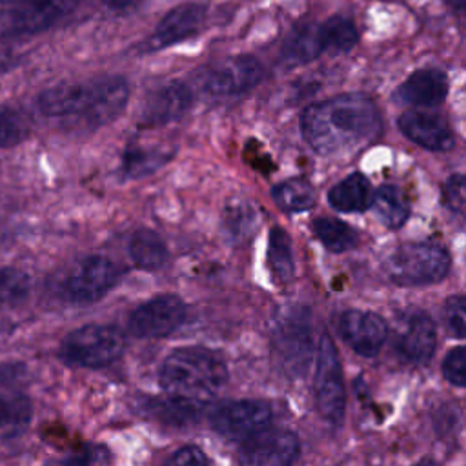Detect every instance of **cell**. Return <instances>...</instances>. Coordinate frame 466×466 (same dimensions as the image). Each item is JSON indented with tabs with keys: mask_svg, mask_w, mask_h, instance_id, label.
<instances>
[{
	"mask_svg": "<svg viewBox=\"0 0 466 466\" xmlns=\"http://www.w3.org/2000/svg\"><path fill=\"white\" fill-rule=\"evenodd\" d=\"M129 255L142 269H158L167 258L164 240L151 229H137L129 238Z\"/></svg>",
	"mask_w": 466,
	"mask_h": 466,
	"instance_id": "cell-26",
	"label": "cell"
},
{
	"mask_svg": "<svg viewBox=\"0 0 466 466\" xmlns=\"http://www.w3.org/2000/svg\"><path fill=\"white\" fill-rule=\"evenodd\" d=\"M124 335L107 324H86L69 331L60 344V357L80 368H104L124 353Z\"/></svg>",
	"mask_w": 466,
	"mask_h": 466,
	"instance_id": "cell-4",
	"label": "cell"
},
{
	"mask_svg": "<svg viewBox=\"0 0 466 466\" xmlns=\"http://www.w3.org/2000/svg\"><path fill=\"white\" fill-rule=\"evenodd\" d=\"M304 140L319 155H353L377 140L382 120L371 98L360 93H342L311 104L300 118Z\"/></svg>",
	"mask_w": 466,
	"mask_h": 466,
	"instance_id": "cell-1",
	"label": "cell"
},
{
	"mask_svg": "<svg viewBox=\"0 0 466 466\" xmlns=\"http://www.w3.org/2000/svg\"><path fill=\"white\" fill-rule=\"evenodd\" d=\"M96 95V80L62 82L38 96V107L46 116L66 118L76 124L91 107Z\"/></svg>",
	"mask_w": 466,
	"mask_h": 466,
	"instance_id": "cell-12",
	"label": "cell"
},
{
	"mask_svg": "<svg viewBox=\"0 0 466 466\" xmlns=\"http://www.w3.org/2000/svg\"><path fill=\"white\" fill-rule=\"evenodd\" d=\"M444 320L453 337L466 339V295H455L446 300Z\"/></svg>",
	"mask_w": 466,
	"mask_h": 466,
	"instance_id": "cell-35",
	"label": "cell"
},
{
	"mask_svg": "<svg viewBox=\"0 0 466 466\" xmlns=\"http://www.w3.org/2000/svg\"><path fill=\"white\" fill-rule=\"evenodd\" d=\"M258 224L257 209L246 200H231L222 211V231L233 242L246 240Z\"/></svg>",
	"mask_w": 466,
	"mask_h": 466,
	"instance_id": "cell-28",
	"label": "cell"
},
{
	"mask_svg": "<svg viewBox=\"0 0 466 466\" xmlns=\"http://www.w3.org/2000/svg\"><path fill=\"white\" fill-rule=\"evenodd\" d=\"M166 155L155 149L133 147L124 153V173L131 178L144 177L166 162Z\"/></svg>",
	"mask_w": 466,
	"mask_h": 466,
	"instance_id": "cell-33",
	"label": "cell"
},
{
	"mask_svg": "<svg viewBox=\"0 0 466 466\" xmlns=\"http://www.w3.org/2000/svg\"><path fill=\"white\" fill-rule=\"evenodd\" d=\"M204 16H206V11L198 4H182L173 7L157 25L149 40V47L160 49L189 38L200 29Z\"/></svg>",
	"mask_w": 466,
	"mask_h": 466,
	"instance_id": "cell-21",
	"label": "cell"
},
{
	"mask_svg": "<svg viewBox=\"0 0 466 466\" xmlns=\"http://www.w3.org/2000/svg\"><path fill=\"white\" fill-rule=\"evenodd\" d=\"M437 329L431 317L424 311L410 313L402 331L395 340L397 353L410 362H426L435 351Z\"/></svg>",
	"mask_w": 466,
	"mask_h": 466,
	"instance_id": "cell-18",
	"label": "cell"
},
{
	"mask_svg": "<svg viewBox=\"0 0 466 466\" xmlns=\"http://www.w3.org/2000/svg\"><path fill=\"white\" fill-rule=\"evenodd\" d=\"M451 260L444 248L431 242L397 246L382 262L386 277L397 286H428L442 280Z\"/></svg>",
	"mask_w": 466,
	"mask_h": 466,
	"instance_id": "cell-3",
	"label": "cell"
},
{
	"mask_svg": "<svg viewBox=\"0 0 466 466\" xmlns=\"http://www.w3.org/2000/svg\"><path fill=\"white\" fill-rule=\"evenodd\" d=\"M328 202L331 208L342 213L364 211L373 202L371 184L362 173L348 175L329 189Z\"/></svg>",
	"mask_w": 466,
	"mask_h": 466,
	"instance_id": "cell-22",
	"label": "cell"
},
{
	"mask_svg": "<svg viewBox=\"0 0 466 466\" xmlns=\"http://www.w3.org/2000/svg\"><path fill=\"white\" fill-rule=\"evenodd\" d=\"M311 229L315 237L322 242V246L333 253H344L357 246L359 235L346 222L331 217H320L311 222Z\"/></svg>",
	"mask_w": 466,
	"mask_h": 466,
	"instance_id": "cell-27",
	"label": "cell"
},
{
	"mask_svg": "<svg viewBox=\"0 0 466 466\" xmlns=\"http://www.w3.org/2000/svg\"><path fill=\"white\" fill-rule=\"evenodd\" d=\"M320 35L324 51L331 53H346L351 51L359 40V33L355 24L340 15L329 16L324 24H320Z\"/></svg>",
	"mask_w": 466,
	"mask_h": 466,
	"instance_id": "cell-31",
	"label": "cell"
},
{
	"mask_svg": "<svg viewBox=\"0 0 466 466\" xmlns=\"http://www.w3.org/2000/svg\"><path fill=\"white\" fill-rule=\"evenodd\" d=\"M164 393L206 402L228 382V364L224 357L204 346H186L171 351L158 373Z\"/></svg>",
	"mask_w": 466,
	"mask_h": 466,
	"instance_id": "cell-2",
	"label": "cell"
},
{
	"mask_svg": "<svg viewBox=\"0 0 466 466\" xmlns=\"http://www.w3.org/2000/svg\"><path fill=\"white\" fill-rule=\"evenodd\" d=\"M118 280V268L106 257H87L67 275L64 293L69 302L91 304L100 300Z\"/></svg>",
	"mask_w": 466,
	"mask_h": 466,
	"instance_id": "cell-7",
	"label": "cell"
},
{
	"mask_svg": "<svg viewBox=\"0 0 466 466\" xmlns=\"http://www.w3.org/2000/svg\"><path fill=\"white\" fill-rule=\"evenodd\" d=\"M78 0H27L11 16L13 31L36 35L49 29L75 9Z\"/></svg>",
	"mask_w": 466,
	"mask_h": 466,
	"instance_id": "cell-20",
	"label": "cell"
},
{
	"mask_svg": "<svg viewBox=\"0 0 466 466\" xmlns=\"http://www.w3.org/2000/svg\"><path fill=\"white\" fill-rule=\"evenodd\" d=\"M129 98L127 82L120 76L96 78V95L87 113L75 124L76 127L95 129L113 122L126 107Z\"/></svg>",
	"mask_w": 466,
	"mask_h": 466,
	"instance_id": "cell-17",
	"label": "cell"
},
{
	"mask_svg": "<svg viewBox=\"0 0 466 466\" xmlns=\"http://www.w3.org/2000/svg\"><path fill=\"white\" fill-rule=\"evenodd\" d=\"M371 208L377 218L390 229H399L410 217V206L402 195V191L395 186H380L375 195Z\"/></svg>",
	"mask_w": 466,
	"mask_h": 466,
	"instance_id": "cell-25",
	"label": "cell"
},
{
	"mask_svg": "<svg viewBox=\"0 0 466 466\" xmlns=\"http://www.w3.org/2000/svg\"><path fill=\"white\" fill-rule=\"evenodd\" d=\"M448 95V78L439 69H420L410 75L393 93V98L404 106L433 107Z\"/></svg>",
	"mask_w": 466,
	"mask_h": 466,
	"instance_id": "cell-19",
	"label": "cell"
},
{
	"mask_svg": "<svg viewBox=\"0 0 466 466\" xmlns=\"http://www.w3.org/2000/svg\"><path fill=\"white\" fill-rule=\"evenodd\" d=\"M313 388L320 417L331 424H340L346 410V390L342 366L329 335H322L319 342Z\"/></svg>",
	"mask_w": 466,
	"mask_h": 466,
	"instance_id": "cell-5",
	"label": "cell"
},
{
	"mask_svg": "<svg viewBox=\"0 0 466 466\" xmlns=\"http://www.w3.org/2000/svg\"><path fill=\"white\" fill-rule=\"evenodd\" d=\"M337 333L355 353L375 357L388 337V326L377 313L346 309L337 319Z\"/></svg>",
	"mask_w": 466,
	"mask_h": 466,
	"instance_id": "cell-11",
	"label": "cell"
},
{
	"mask_svg": "<svg viewBox=\"0 0 466 466\" xmlns=\"http://www.w3.org/2000/svg\"><path fill=\"white\" fill-rule=\"evenodd\" d=\"M204 402L197 400H187L173 395H164V397H149L140 402V410L151 417L164 420L166 424H187L195 422L202 411Z\"/></svg>",
	"mask_w": 466,
	"mask_h": 466,
	"instance_id": "cell-23",
	"label": "cell"
},
{
	"mask_svg": "<svg viewBox=\"0 0 466 466\" xmlns=\"http://www.w3.org/2000/svg\"><path fill=\"white\" fill-rule=\"evenodd\" d=\"M413 466H439V464H437V462H433L431 459H422V461L415 462Z\"/></svg>",
	"mask_w": 466,
	"mask_h": 466,
	"instance_id": "cell-40",
	"label": "cell"
},
{
	"mask_svg": "<svg viewBox=\"0 0 466 466\" xmlns=\"http://www.w3.org/2000/svg\"><path fill=\"white\" fill-rule=\"evenodd\" d=\"M324 51L320 24L295 27L282 44V60L288 66H302L315 60Z\"/></svg>",
	"mask_w": 466,
	"mask_h": 466,
	"instance_id": "cell-24",
	"label": "cell"
},
{
	"mask_svg": "<svg viewBox=\"0 0 466 466\" xmlns=\"http://www.w3.org/2000/svg\"><path fill=\"white\" fill-rule=\"evenodd\" d=\"M275 204L288 213H300L315 204V189L304 178H289L273 187Z\"/></svg>",
	"mask_w": 466,
	"mask_h": 466,
	"instance_id": "cell-29",
	"label": "cell"
},
{
	"mask_svg": "<svg viewBox=\"0 0 466 466\" xmlns=\"http://www.w3.org/2000/svg\"><path fill=\"white\" fill-rule=\"evenodd\" d=\"M442 373L448 382L466 388V346L453 348L444 357Z\"/></svg>",
	"mask_w": 466,
	"mask_h": 466,
	"instance_id": "cell-37",
	"label": "cell"
},
{
	"mask_svg": "<svg viewBox=\"0 0 466 466\" xmlns=\"http://www.w3.org/2000/svg\"><path fill=\"white\" fill-rule=\"evenodd\" d=\"M9 371L0 377V441L20 437L33 419L31 399Z\"/></svg>",
	"mask_w": 466,
	"mask_h": 466,
	"instance_id": "cell-15",
	"label": "cell"
},
{
	"mask_svg": "<svg viewBox=\"0 0 466 466\" xmlns=\"http://www.w3.org/2000/svg\"><path fill=\"white\" fill-rule=\"evenodd\" d=\"M27 135L25 118L13 107H0V147H11Z\"/></svg>",
	"mask_w": 466,
	"mask_h": 466,
	"instance_id": "cell-34",
	"label": "cell"
},
{
	"mask_svg": "<svg viewBox=\"0 0 466 466\" xmlns=\"http://www.w3.org/2000/svg\"><path fill=\"white\" fill-rule=\"evenodd\" d=\"M399 129L406 138L430 151H448L455 144L446 122L430 111H404L399 116Z\"/></svg>",
	"mask_w": 466,
	"mask_h": 466,
	"instance_id": "cell-16",
	"label": "cell"
},
{
	"mask_svg": "<svg viewBox=\"0 0 466 466\" xmlns=\"http://www.w3.org/2000/svg\"><path fill=\"white\" fill-rule=\"evenodd\" d=\"M268 264H269L273 277L279 282H288L293 277L291 240H289V235L279 226L271 228V231H269Z\"/></svg>",
	"mask_w": 466,
	"mask_h": 466,
	"instance_id": "cell-30",
	"label": "cell"
},
{
	"mask_svg": "<svg viewBox=\"0 0 466 466\" xmlns=\"http://www.w3.org/2000/svg\"><path fill=\"white\" fill-rule=\"evenodd\" d=\"M277 350L284 366L293 373H304L311 360V319L304 308H289L282 313L275 329Z\"/></svg>",
	"mask_w": 466,
	"mask_h": 466,
	"instance_id": "cell-8",
	"label": "cell"
},
{
	"mask_svg": "<svg viewBox=\"0 0 466 466\" xmlns=\"http://www.w3.org/2000/svg\"><path fill=\"white\" fill-rule=\"evenodd\" d=\"M9 2H18V0H0V4H9Z\"/></svg>",
	"mask_w": 466,
	"mask_h": 466,
	"instance_id": "cell-41",
	"label": "cell"
},
{
	"mask_svg": "<svg viewBox=\"0 0 466 466\" xmlns=\"http://www.w3.org/2000/svg\"><path fill=\"white\" fill-rule=\"evenodd\" d=\"M193 104V93L184 82H167L153 89L140 109L138 124L155 127L180 118Z\"/></svg>",
	"mask_w": 466,
	"mask_h": 466,
	"instance_id": "cell-13",
	"label": "cell"
},
{
	"mask_svg": "<svg viewBox=\"0 0 466 466\" xmlns=\"http://www.w3.org/2000/svg\"><path fill=\"white\" fill-rule=\"evenodd\" d=\"M186 304L177 295H157L140 304L129 317V329L142 339H160L182 326Z\"/></svg>",
	"mask_w": 466,
	"mask_h": 466,
	"instance_id": "cell-10",
	"label": "cell"
},
{
	"mask_svg": "<svg viewBox=\"0 0 466 466\" xmlns=\"http://www.w3.org/2000/svg\"><path fill=\"white\" fill-rule=\"evenodd\" d=\"M262 66L257 58L242 55L218 64L206 76V89L217 96L240 95L255 87L262 80Z\"/></svg>",
	"mask_w": 466,
	"mask_h": 466,
	"instance_id": "cell-14",
	"label": "cell"
},
{
	"mask_svg": "<svg viewBox=\"0 0 466 466\" xmlns=\"http://www.w3.org/2000/svg\"><path fill=\"white\" fill-rule=\"evenodd\" d=\"M273 411L266 400L240 399L218 404L211 415V428L229 441H248L255 433L266 430Z\"/></svg>",
	"mask_w": 466,
	"mask_h": 466,
	"instance_id": "cell-6",
	"label": "cell"
},
{
	"mask_svg": "<svg viewBox=\"0 0 466 466\" xmlns=\"http://www.w3.org/2000/svg\"><path fill=\"white\" fill-rule=\"evenodd\" d=\"M444 204L466 220V175H451L442 189Z\"/></svg>",
	"mask_w": 466,
	"mask_h": 466,
	"instance_id": "cell-36",
	"label": "cell"
},
{
	"mask_svg": "<svg viewBox=\"0 0 466 466\" xmlns=\"http://www.w3.org/2000/svg\"><path fill=\"white\" fill-rule=\"evenodd\" d=\"M455 13H466V0H444Z\"/></svg>",
	"mask_w": 466,
	"mask_h": 466,
	"instance_id": "cell-39",
	"label": "cell"
},
{
	"mask_svg": "<svg viewBox=\"0 0 466 466\" xmlns=\"http://www.w3.org/2000/svg\"><path fill=\"white\" fill-rule=\"evenodd\" d=\"M29 277L16 268H0V309L18 304L29 293Z\"/></svg>",
	"mask_w": 466,
	"mask_h": 466,
	"instance_id": "cell-32",
	"label": "cell"
},
{
	"mask_svg": "<svg viewBox=\"0 0 466 466\" xmlns=\"http://www.w3.org/2000/svg\"><path fill=\"white\" fill-rule=\"evenodd\" d=\"M299 437L284 428H266L242 442L240 466H293L299 457Z\"/></svg>",
	"mask_w": 466,
	"mask_h": 466,
	"instance_id": "cell-9",
	"label": "cell"
},
{
	"mask_svg": "<svg viewBox=\"0 0 466 466\" xmlns=\"http://www.w3.org/2000/svg\"><path fill=\"white\" fill-rule=\"evenodd\" d=\"M164 466H208V459L200 448L182 446L166 461Z\"/></svg>",
	"mask_w": 466,
	"mask_h": 466,
	"instance_id": "cell-38",
	"label": "cell"
}]
</instances>
